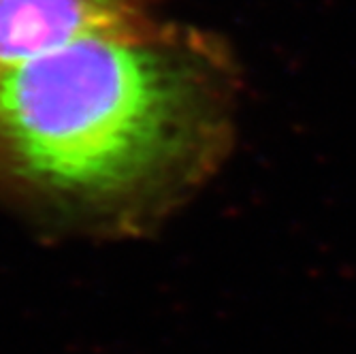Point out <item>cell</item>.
Instances as JSON below:
<instances>
[{
  "mask_svg": "<svg viewBox=\"0 0 356 354\" xmlns=\"http://www.w3.org/2000/svg\"><path fill=\"white\" fill-rule=\"evenodd\" d=\"M156 17V0H0V73L92 32Z\"/></svg>",
  "mask_w": 356,
  "mask_h": 354,
  "instance_id": "7a4b0ae2",
  "label": "cell"
},
{
  "mask_svg": "<svg viewBox=\"0 0 356 354\" xmlns=\"http://www.w3.org/2000/svg\"><path fill=\"white\" fill-rule=\"evenodd\" d=\"M241 69L218 35L156 17L0 73V197L51 224L135 235L216 177Z\"/></svg>",
  "mask_w": 356,
  "mask_h": 354,
  "instance_id": "6da1fadb",
  "label": "cell"
}]
</instances>
